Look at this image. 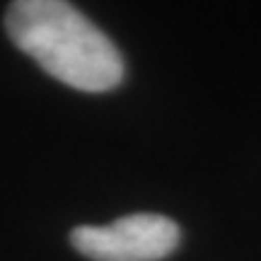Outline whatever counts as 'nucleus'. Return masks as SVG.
I'll use <instances>...</instances> for the list:
<instances>
[{
  "label": "nucleus",
  "mask_w": 261,
  "mask_h": 261,
  "mask_svg": "<svg viewBox=\"0 0 261 261\" xmlns=\"http://www.w3.org/2000/svg\"><path fill=\"white\" fill-rule=\"evenodd\" d=\"M8 37L51 77L80 92H109L123 80L121 51L63 0H17L5 15Z\"/></svg>",
  "instance_id": "f257e3e1"
},
{
  "label": "nucleus",
  "mask_w": 261,
  "mask_h": 261,
  "mask_svg": "<svg viewBox=\"0 0 261 261\" xmlns=\"http://www.w3.org/2000/svg\"><path fill=\"white\" fill-rule=\"evenodd\" d=\"M181 232L172 218L133 213L109 225H80L70 232L77 252L92 261H162L179 247Z\"/></svg>",
  "instance_id": "f03ea898"
}]
</instances>
